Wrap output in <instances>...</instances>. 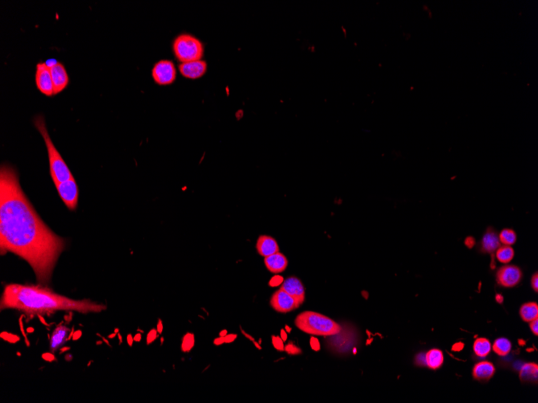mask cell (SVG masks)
Returning <instances> with one entry per match:
<instances>
[{
  "instance_id": "obj_32",
  "label": "cell",
  "mask_w": 538,
  "mask_h": 403,
  "mask_svg": "<svg viewBox=\"0 0 538 403\" xmlns=\"http://www.w3.org/2000/svg\"><path fill=\"white\" fill-rule=\"evenodd\" d=\"M531 285H532V289L535 292H538V274L537 273L534 274L532 276V280H531Z\"/></svg>"
},
{
  "instance_id": "obj_15",
  "label": "cell",
  "mask_w": 538,
  "mask_h": 403,
  "mask_svg": "<svg viewBox=\"0 0 538 403\" xmlns=\"http://www.w3.org/2000/svg\"><path fill=\"white\" fill-rule=\"evenodd\" d=\"M70 329L65 325H58L52 334L50 340V348L52 352H55L59 350L68 340Z\"/></svg>"
},
{
  "instance_id": "obj_33",
  "label": "cell",
  "mask_w": 538,
  "mask_h": 403,
  "mask_svg": "<svg viewBox=\"0 0 538 403\" xmlns=\"http://www.w3.org/2000/svg\"><path fill=\"white\" fill-rule=\"evenodd\" d=\"M237 336L235 334H230V335H226L224 336V343H231L234 342V340L236 339Z\"/></svg>"
},
{
  "instance_id": "obj_18",
  "label": "cell",
  "mask_w": 538,
  "mask_h": 403,
  "mask_svg": "<svg viewBox=\"0 0 538 403\" xmlns=\"http://www.w3.org/2000/svg\"><path fill=\"white\" fill-rule=\"evenodd\" d=\"M495 366L489 362H479L473 368V376L478 380H488L495 374Z\"/></svg>"
},
{
  "instance_id": "obj_23",
  "label": "cell",
  "mask_w": 538,
  "mask_h": 403,
  "mask_svg": "<svg viewBox=\"0 0 538 403\" xmlns=\"http://www.w3.org/2000/svg\"><path fill=\"white\" fill-rule=\"evenodd\" d=\"M493 351L500 356H507L511 350V344L506 338H498L493 344Z\"/></svg>"
},
{
  "instance_id": "obj_19",
  "label": "cell",
  "mask_w": 538,
  "mask_h": 403,
  "mask_svg": "<svg viewBox=\"0 0 538 403\" xmlns=\"http://www.w3.org/2000/svg\"><path fill=\"white\" fill-rule=\"evenodd\" d=\"M538 366L535 363H526L522 366L520 379L523 382H534L537 380Z\"/></svg>"
},
{
  "instance_id": "obj_28",
  "label": "cell",
  "mask_w": 538,
  "mask_h": 403,
  "mask_svg": "<svg viewBox=\"0 0 538 403\" xmlns=\"http://www.w3.org/2000/svg\"><path fill=\"white\" fill-rule=\"evenodd\" d=\"M273 344H274V347L279 351L285 350L283 340L279 336H273Z\"/></svg>"
},
{
  "instance_id": "obj_10",
  "label": "cell",
  "mask_w": 538,
  "mask_h": 403,
  "mask_svg": "<svg viewBox=\"0 0 538 403\" xmlns=\"http://www.w3.org/2000/svg\"><path fill=\"white\" fill-rule=\"evenodd\" d=\"M50 66L51 72L52 80L54 84V95L58 94L68 86L70 82L68 72L65 66L61 62L52 60L51 63L48 64Z\"/></svg>"
},
{
  "instance_id": "obj_1",
  "label": "cell",
  "mask_w": 538,
  "mask_h": 403,
  "mask_svg": "<svg viewBox=\"0 0 538 403\" xmlns=\"http://www.w3.org/2000/svg\"><path fill=\"white\" fill-rule=\"evenodd\" d=\"M64 238L40 218L21 188L17 171L9 165L0 170V251L11 252L29 262L37 282L48 286Z\"/></svg>"
},
{
  "instance_id": "obj_3",
  "label": "cell",
  "mask_w": 538,
  "mask_h": 403,
  "mask_svg": "<svg viewBox=\"0 0 538 403\" xmlns=\"http://www.w3.org/2000/svg\"><path fill=\"white\" fill-rule=\"evenodd\" d=\"M34 124L37 130H39L44 141L46 142L47 148L49 161H50V176L56 184L73 178L72 173L66 164L64 160L60 154L58 149L56 148L54 142L50 138L47 128H46L45 118L42 116H37L34 120Z\"/></svg>"
},
{
  "instance_id": "obj_24",
  "label": "cell",
  "mask_w": 538,
  "mask_h": 403,
  "mask_svg": "<svg viewBox=\"0 0 538 403\" xmlns=\"http://www.w3.org/2000/svg\"><path fill=\"white\" fill-rule=\"evenodd\" d=\"M515 255L514 250L510 246H499L495 251V256L501 264H507L512 260Z\"/></svg>"
},
{
  "instance_id": "obj_35",
  "label": "cell",
  "mask_w": 538,
  "mask_h": 403,
  "mask_svg": "<svg viewBox=\"0 0 538 403\" xmlns=\"http://www.w3.org/2000/svg\"><path fill=\"white\" fill-rule=\"evenodd\" d=\"M155 338H156V332H155V330H152V332H151L150 334H149V335H148V343H151V342H152V340L155 339Z\"/></svg>"
},
{
  "instance_id": "obj_27",
  "label": "cell",
  "mask_w": 538,
  "mask_h": 403,
  "mask_svg": "<svg viewBox=\"0 0 538 403\" xmlns=\"http://www.w3.org/2000/svg\"><path fill=\"white\" fill-rule=\"evenodd\" d=\"M286 352L291 355H296V354H300L302 352V350L299 348L297 347L296 346H294L293 344H289L285 348Z\"/></svg>"
},
{
  "instance_id": "obj_36",
  "label": "cell",
  "mask_w": 538,
  "mask_h": 403,
  "mask_svg": "<svg viewBox=\"0 0 538 403\" xmlns=\"http://www.w3.org/2000/svg\"><path fill=\"white\" fill-rule=\"evenodd\" d=\"M223 343L224 338H222V336H220L219 338H217V339L214 340V344H216V346H220V344H222Z\"/></svg>"
},
{
  "instance_id": "obj_6",
  "label": "cell",
  "mask_w": 538,
  "mask_h": 403,
  "mask_svg": "<svg viewBox=\"0 0 538 403\" xmlns=\"http://www.w3.org/2000/svg\"><path fill=\"white\" fill-rule=\"evenodd\" d=\"M152 76L156 84H170L176 80L177 70L173 62L161 60L156 62L152 70Z\"/></svg>"
},
{
  "instance_id": "obj_13",
  "label": "cell",
  "mask_w": 538,
  "mask_h": 403,
  "mask_svg": "<svg viewBox=\"0 0 538 403\" xmlns=\"http://www.w3.org/2000/svg\"><path fill=\"white\" fill-rule=\"evenodd\" d=\"M281 289L287 292L288 294L294 297L299 304L302 305L306 298V292L303 284L299 278L296 277H290L284 280Z\"/></svg>"
},
{
  "instance_id": "obj_31",
  "label": "cell",
  "mask_w": 538,
  "mask_h": 403,
  "mask_svg": "<svg viewBox=\"0 0 538 403\" xmlns=\"http://www.w3.org/2000/svg\"><path fill=\"white\" fill-rule=\"evenodd\" d=\"M282 282H283V278H282L281 276H277V277L273 278V280L270 281L269 284H270L272 286H279V285H282Z\"/></svg>"
},
{
  "instance_id": "obj_14",
  "label": "cell",
  "mask_w": 538,
  "mask_h": 403,
  "mask_svg": "<svg viewBox=\"0 0 538 403\" xmlns=\"http://www.w3.org/2000/svg\"><path fill=\"white\" fill-rule=\"evenodd\" d=\"M255 247L259 254L264 258L280 252L278 242L276 241L274 238L267 235L259 236Z\"/></svg>"
},
{
  "instance_id": "obj_16",
  "label": "cell",
  "mask_w": 538,
  "mask_h": 403,
  "mask_svg": "<svg viewBox=\"0 0 538 403\" xmlns=\"http://www.w3.org/2000/svg\"><path fill=\"white\" fill-rule=\"evenodd\" d=\"M288 264L289 262L287 258L280 252L264 258L265 266L271 273L279 274L285 272L287 268Z\"/></svg>"
},
{
  "instance_id": "obj_21",
  "label": "cell",
  "mask_w": 538,
  "mask_h": 403,
  "mask_svg": "<svg viewBox=\"0 0 538 403\" xmlns=\"http://www.w3.org/2000/svg\"><path fill=\"white\" fill-rule=\"evenodd\" d=\"M520 315L525 322H531L538 318V305L536 302H527L522 305L520 309Z\"/></svg>"
},
{
  "instance_id": "obj_9",
  "label": "cell",
  "mask_w": 538,
  "mask_h": 403,
  "mask_svg": "<svg viewBox=\"0 0 538 403\" xmlns=\"http://www.w3.org/2000/svg\"><path fill=\"white\" fill-rule=\"evenodd\" d=\"M521 278V270L516 266H503L496 273V281L503 288H513L519 284Z\"/></svg>"
},
{
  "instance_id": "obj_37",
  "label": "cell",
  "mask_w": 538,
  "mask_h": 403,
  "mask_svg": "<svg viewBox=\"0 0 538 403\" xmlns=\"http://www.w3.org/2000/svg\"><path fill=\"white\" fill-rule=\"evenodd\" d=\"M281 338L283 340V342H286V340H287V334H286L285 330H282V332H281Z\"/></svg>"
},
{
  "instance_id": "obj_26",
  "label": "cell",
  "mask_w": 538,
  "mask_h": 403,
  "mask_svg": "<svg viewBox=\"0 0 538 403\" xmlns=\"http://www.w3.org/2000/svg\"><path fill=\"white\" fill-rule=\"evenodd\" d=\"M194 346V336L188 334L184 336L182 343V350L184 352H189Z\"/></svg>"
},
{
  "instance_id": "obj_20",
  "label": "cell",
  "mask_w": 538,
  "mask_h": 403,
  "mask_svg": "<svg viewBox=\"0 0 538 403\" xmlns=\"http://www.w3.org/2000/svg\"><path fill=\"white\" fill-rule=\"evenodd\" d=\"M425 364L431 370H438L444 362L443 352L439 350H429L425 356Z\"/></svg>"
},
{
  "instance_id": "obj_8",
  "label": "cell",
  "mask_w": 538,
  "mask_h": 403,
  "mask_svg": "<svg viewBox=\"0 0 538 403\" xmlns=\"http://www.w3.org/2000/svg\"><path fill=\"white\" fill-rule=\"evenodd\" d=\"M36 84L41 94L47 97L54 95V84L52 80L50 66L46 62H40L37 64L35 75Z\"/></svg>"
},
{
  "instance_id": "obj_7",
  "label": "cell",
  "mask_w": 538,
  "mask_h": 403,
  "mask_svg": "<svg viewBox=\"0 0 538 403\" xmlns=\"http://www.w3.org/2000/svg\"><path fill=\"white\" fill-rule=\"evenodd\" d=\"M56 188L65 204L70 210H74L78 206V184L74 177L68 180L56 184Z\"/></svg>"
},
{
  "instance_id": "obj_30",
  "label": "cell",
  "mask_w": 538,
  "mask_h": 403,
  "mask_svg": "<svg viewBox=\"0 0 538 403\" xmlns=\"http://www.w3.org/2000/svg\"><path fill=\"white\" fill-rule=\"evenodd\" d=\"M530 328L534 335H538V318L530 322Z\"/></svg>"
},
{
  "instance_id": "obj_29",
  "label": "cell",
  "mask_w": 538,
  "mask_h": 403,
  "mask_svg": "<svg viewBox=\"0 0 538 403\" xmlns=\"http://www.w3.org/2000/svg\"><path fill=\"white\" fill-rule=\"evenodd\" d=\"M310 346L312 348L313 350L315 351H319L320 350V343H319V340L315 338H312L310 339Z\"/></svg>"
},
{
  "instance_id": "obj_22",
  "label": "cell",
  "mask_w": 538,
  "mask_h": 403,
  "mask_svg": "<svg viewBox=\"0 0 538 403\" xmlns=\"http://www.w3.org/2000/svg\"><path fill=\"white\" fill-rule=\"evenodd\" d=\"M474 354L479 358H485L491 352V343L486 338H478L473 346Z\"/></svg>"
},
{
  "instance_id": "obj_17",
  "label": "cell",
  "mask_w": 538,
  "mask_h": 403,
  "mask_svg": "<svg viewBox=\"0 0 538 403\" xmlns=\"http://www.w3.org/2000/svg\"><path fill=\"white\" fill-rule=\"evenodd\" d=\"M500 246L499 235L493 228H487L481 240L480 248L483 253L493 254Z\"/></svg>"
},
{
  "instance_id": "obj_25",
  "label": "cell",
  "mask_w": 538,
  "mask_h": 403,
  "mask_svg": "<svg viewBox=\"0 0 538 403\" xmlns=\"http://www.w3.org/2000/svg\"><path fill=\"white\" fill-rule=\"evenodd\" d=\"M499 239L500 243H503V245L511 246L516 241V234L511 228H504L499 234Z\"/></svg>"
},
{
  "instance_id": "obj_5",
  "label": "cell",
  "mask_w": 538,
  "mask_h": 403,
  "mask_svg": "<svg viewBox=\"0 0 538 403\" xmlns=\"http://www.w3.org/2000/svg\"><path fill=\"white\" fill-rule=\"evenodd\" d=\"M175 56L181 63L201 60L203 56L204 46L200 40L190 34H181L173 43Z\"/></svg>"
},
{
  "instance_id": "obj_11",
  "label": "cell",
  "mask_w": 538,
  "mask_h": 403,
  "mask_svg": "<svg viewBox=\"0 0 538 403\" xmlns=\"http://www.w3.org/2000/svg\"><path fill=\"white\" fill-rule=\"evenodd\" d=\"M270 304L274 310L282 313L290 312L300 306L294 297L291 296L282 289L277 290L273 294L270 300Z\"/></svg>"
},
{
  "instance_id": "obj_38",
  "label": "cell",
  "mask_w": 538,
  "mask_h": 403,
  "mask_svg": "<svg viewBox=\"0 0 538 403\" xmlns=\"http://www.w3.org/2000/svg\"><path fill=\"white\" fill-rule=\"evenodd\" d=\"M226 335V330H222V332H220V336H222V338H224V336H225Z\"/></svg>"
},
{
  "instance_id": "obj_12",
  "label": "cell",
  "mask_w": 538,
  "mask_h": 403,
  "mask_svg": "<svg viewBox=\"0 0 538 403\" xmlns=\"http://www.w3.org/2000/svg\"><path fill=\"white\" fill-rule=\"evenodd\" d=\"M178 67L182 76L189 79H197L205 74L207 64L204 60H198L181 63Z\"/></svg>"
},
{
  "instance_id": "obj_4",
  "label": "cell",
  "mask_w": 538,
  "mask_h": 403,
  "mask_svg": "<svg viewBox=\"0 0 538 403\" xmlns=\"http://www.w3.org/2000/svg\"><path fill=\"white\" fill-rule=\"evenodd\" d=\"M295 324L306 334L323 336L335 335L342 329L341 325L331 318L310 310L299 314L295 320Z\"/></svg>"
},
{
  "instance_id": "obj_34",
  "label": "cell",
  "mask_w": 538,
  "mask_h": 403,
  "mask_svg": "<svg viewBox=\"0 0 538 403\" xmlns=\"http://www.w3.org/2000/svg\"><path fill=\"white\" fill-rule=\"evenodd\" d=\"M465 244H466V246L468 247V248H472V247L474 246V244H475V242H474V239L473 238L469 236V238H467L466 239Z\"/></svg>"
},
{
  "instance_id": "obj_2",
  "label": "cell",
  "mask_w": 538,
  "mask_h": 403,
  "mask_svg": "<svg viewBox=\"0 0 538 403\" xmlns=\"http://www.w3.org/2000/svg\"><path fill=\"white\" fill-rule=\"evenodd\" d=\"M1 310L14 309L29 316L52 314L57 312H76L82 314L100 313L107 310L103 304L91 300H75L56 293L49 286L9 284L0 301Z\"/></svg>"
}]
</instances>
